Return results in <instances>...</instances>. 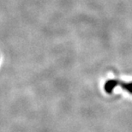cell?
Instances as JSON below:
<instances>
[{
  "label": "cell",
  "mask_w": 132,
  "mask_h": 132,
  "mask_svg": "<svg viewBox=\"0 0 132 132\" xmlns=\"http://www.w3.org/2000/svg\"><path fill=\"white\" fill-rule=\"evenodd\" d=\"M118 86H120L125 91L132 94V81H130V82H126V81H118Z\"/></svg>",
  "instance_id": "2"
},
{
  "label": "cell",
  "mask_w": 132,
  "mask_h": 132,
  "mask_svg": "<svg viewBox=\"0 0 132 132\" xmlns=\"http://www.w3.org/2000/svg\"><path fill=\"white\" fill-rule=\"evenodd\" d=\"M118 86V80H109L105 83L104 88L105 91L107 94H112L116 87Z\"/></svg>",
  "instance_id": "1"
}]
</instances>
